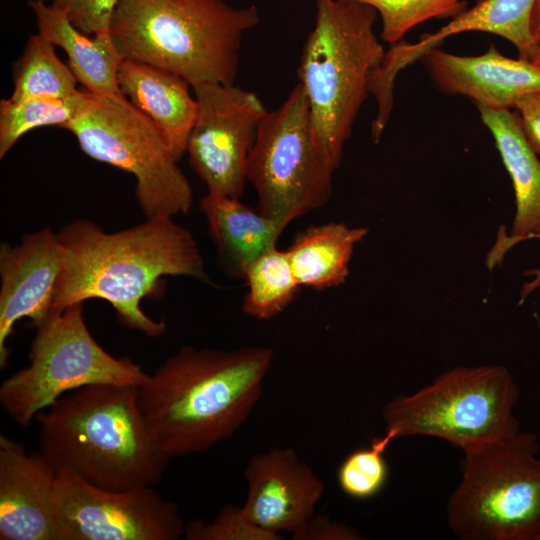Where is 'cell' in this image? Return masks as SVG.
<instances>
[{
	"label": "cell",
	"instance_id": "cell-9",
	"mask_svg": "<svg viewBox=\"0 0 540 540\" xmlns=\"http://www.w3.org/2000/svg\"><path fill=\"white\" fill-rule=\"evenodd\" d=\"M29 360L0 386L3 409L21 427L73 390L94 384L139 386L149 376L130 358L114 357L100 346L86 325L83 303L52 312L36 327Z\"/></svg>",
	"mask_w": 540,
	"mask_h": 540
},
{
	"label": "cell",
	"instance_id": "cell-10",
	"mask_svg": "<svg viewBox=\"0 0 540 540\" xmlns=\"http://www.w3.org/2000/svg\"><path fill=\"white\" fill-rule=\"evenodd\" d=\"M333 173L318 150L298 83L280 107L267 112L250 153L247 178L257 209L287 227L328 202Z\"/></svg>",
	"mask_w": 540,
	"mask_h": 540
},
{
	"label": "cell",
	"instance_id": "cell-25",
	"mask_svg": "<svg viewBox=\"0 0 540 540\" xmlns=\"http://www.w3.org/2000/svg\"><path fill=\"white\" fill-rule=\"evenodd\" d=\"M81 89L65 98H30L0 101V157L27 132L44 126L62 128L77 113Z\"/></svg>",
	"mask_w": 540,
	"mask_h": 540
},
{
	"label": "cell",
	"instance_id": "cell-30",
	"mask_svg": "<svg viewBox=\"0 0 540 540\" xmlns=\"http://www.w3.org/2000/svg\"><path fill=\"white\" fill-rule=\"evenodd\" d=\"M294 540H359L354 528L344 523L332 521L327 516H312L298 530L292 533Z\"/></svg>",
	"mask_w": 540,
	"mask_h": 540
},
{
	"label": "cell",
	"instance_id": "cell-34",
	"mask_svg": "<svg viewBox=\"0 0 540 540\" xmlns=\"http://www.w3.org/2000/svg\"><path fill=\"white\" fill-rule=\"evenodd\" d=\"M530 62L540 69V43L538 44L534 55L532 56Z\"/></svg>",
	"mask_w": 540,
	"mask_h": 540
},
{
	"label": "cell",
	"instance_id": "cell-5",
	"mask_svg": "<svg viewBox=\"0 0 540 540\" xmlns=\"http://www.w3.org/2000/svg\"><path fill=\"white\" fill-rule=\"evenodd\" d=\"M316 17L302 48L299 83L309 104L318 150L335 171L358 112L367 99L370 73L385 51L374 33L378 13L350 0H315Z\"/></svg>",
	"mask_w": 540,
	"mask_h": 540
},
{
	"label": "cell",
	"instance_id": "cell-1",
	"mask_svg": "<svg viewBox=\"0 0 540 540\" xmlns=\"http://www.w3.org/2000/svg\"><path fill=\"white\" fill-rule=\"evenodd\" d=\"M133 227L107 233L87 219H76L58 232L64 266L52 312L98 298L109 302L126 327L150 337L166 330L165 320L144 313L143 298L160 293L165 276L209 282L204 259L191 232L156 215Z\"/></svg>",
	"mask_w": 540,
	"mask_h": 540
},
{
	"label": "cell",
	"instance_id": "cell-17",
	"mask_svg": "<svg viewBox=\"0 0 540 540\" xmlns=\"http://www.w3.org/2000/svg\"><path fill=\"white\" fill-rule=\"evenodd\" d=\"M477 108L511 178L516 200L511 234L508 235L503 226L486 257V265L491 270L515 244L540 238V160L529 145L516 113Z\"/></svg>",
	"mask_w": 540,
	"mask_h": 540
},
{
	"label": "cell",
	"instance_id": "cell-29",
	"mask_svg": "<svg viewBox=\"0 0 540 540\" xmlns=\"http://www.w3.org/2000/svg\"><path fill=\"white\" fill-rule=\"evenodd\" d=\"M120 0H53L51 6L64 14L81 32L95 36L110 33L113 13Z\"/></svg>",
	"mask_w": 540,
	"mask_h": 540
},
{
	"label": "cell",
	"instance_id": "cell-26",
	"mask_svg": "<svg viewBox=\"0 0 540 540\" xmlns=\"http://www.w3.org/2000/svg\"><path fill=\"white\" fill-rule=\"evenodd\" d=\"M392 440V436L384 432L369 446L353 450L342 460L337 470V481L345 495L367 500L384 489L389 477L385 451Z\"/></svg>",
	"mask_w": 540,
	"mask_h": 540
},
{
	"label": "cell",
	"instance_id": "cell-35",
	"mask_svg": "<svg viewBox=\"0 0 540 540\" xmlns=\"http://www.w3.org/2000/svg\"><path fill=\"white\" fill-rule=\"evenodd\" d=\"M537 324L540 327V313H539L538 318H537Z\"/></svg>",
	"mask_w": 540,
	"mask_h": 540
},
{
	"label": "cell",
	"instance_id": "cell-15",
	"mask_svg": "<svg viewBox=\"0 0 540 540\" xmlns=\"http://www.w3.org/2000/svg\"><path fill=\"white\" fill-rule=\"evenodd\" d=\"M57 474L41 451L0 435L1 540H54Z\"/></svg>",
	"mask_w": 540,
	"mask_h": 540
},
{
	"label": "cell",
	"instance_id": "cell-22",
	"mask_svg": "<svg viewBox=\"0 0 540 540\" xmlns=\"http://www.w3.org/2000/svg\"><path fill=\"white\" fill-rule=\"evenodd\" d=\"M369 232L341 222L313 225L300 231L286 249L301 287L323 290L345 282L354 248Z\"/></svg>",
	"mask_w": 540,
	"mask_h": 540
},
{
	"label": "cell",
	"instance_id": "cell-19",
	"mask_svg": "<svg viewBox=\"0 0 540 540\" xmlns=\"http://www.w3.org/2000/svg\"><path fill=\"white\" fill-rule=\"evenodd\" d=\"M200 208L223 267L238 279H243L254 260L276 247L286 228L238 198L207 193Z\"/></svg>",
	"mask_w": 540,
	"mask_h": 540
},
{
	"label": "cell",
	"instance_id": "cell-14",
	"mask_svg": "<svg viewBox=\"0 0 540 540\" xmlns=\"http://www.w3.org/2000/svg\"><path fill=\"white\" fill-rule=\"evenodd\" d=\"M247 498L241 510L256 526L294 533L309 520L325 486L292 448L274 447L253 456L244 471ZM279 535V534H278Z\"/></svg>",
	"mask_w": 540,
	"mask_h": 540
},
{
	"label": "cell",
	"instance_id": "cell-27",
	"mask_svg": "<svg viewBox=\"0 0 540 540\" xmlns=\"http://www.w3.org/2000/svg\"><path fill=\"white\" fill-rule=\"evenodd\" d=\"M376 10L382 22L381 38L395 44L415 26L431 19L453 18L467 9L466 0H350Z\"/></svg>",
	"mask_w": 540,
	"mask_h": 540
},
{
	"label": "cell",
	"instance_id": "cell-4",
	"mask_svg": "<svg viewBox=\"0 0 540 540\" xmlns=\"http://www.w3.org/2000/svg\"><path fill=\"white\" fill-rule=\"evenodd\" d=\"M259 22L255 5L224 0H120L110 35L123 59L170 71L193 88L235 83L243 35Z\"/></svg>",
	"mask_w": 540,
	"mask_h": 540
},
{
	"label": "cell",
	"instance_id": "cell-2",
	"mask_svg": "<svg viewBox=\"0 0 540 540\" xmlns=\"http://www.w3.org/2000/svg\"><path fill=\"white\" fill-rule=\"evenodd\" d=\"M274 351L183 347L138 386L151 436L169 458L204 452L231 437L263 391Z\"/></svg>",
	"mask_w": 540,
	"mask_h": 540
},
{
	"label": "cell",
	"instance_id": "cell-33",
	"mask_svg": "<svg viewBox=\"0 0 540 540\" xmlns=\"http://www.w3.org/2000/svg\"><path fill=\"white\" fill-rule=\"evenodd\" d=\"M531 28L534 40L537 44L540 43V0H536L533 14Z\"/></svg>",
	"mask_w": 540,
	"mask_h": 540
},
{
	"label": "cell",
	"instance_id": "cell-12",
	"mask_svg": "<svg viewBox=\"0 0 540 540\" xmlns=\"http://www.w3.org/2000/svg\"><path fill=\"white\" fill-rule=\"evenodd\" d=\"M196 118L186 153L208 193L240 198L259 126L268 110L252 91L233 84L193 87Z\"/></svg>",
	"mask_w": 540,
	"mask_h": 540
},
{
	"label": "cell",
	"instance_id": "cell-23",
	"mask_svg": "<svg viewBox=\"0 0 540 540\" xmlns=\"http://www.w3.org/2000/svg\"><path fill=\"white\" fill-rule=\"evenodd\" d=\"M243 313L258 320H270L282 313L296 298L301 286L286 250L270 249L247 268Z\"/></svg>",
	"mask_w": 540,
	"mask_h": 540
},
{
	"label": "cell",
	"instance_id": "cell-20",
	"mask_svg": "<svg viewBox=\"0 0 540 540\" xmlns=\"http://www.w3.org/2000/svg\"><path fill=\"white\" fill-rule=\"evenodd\" d=\"M28 4L35 14L38 33L64 50L83 88L100 95L122 94L118 71L123 58L110 33L87 35L45 0H28Z\"/></svg>",
	"mask_w": 540,
	"mask_h": 540
},
{
	"label": "cell",
	"instance_id": "cell-31",
	"mask_svg": "<svg viewBox=\"0 0 540 540\" xmlns=\"http://www.w3.org/2000/svg\"><path fill=\"white\" fill-rule=\"evenodd\" d=\"M514 109L529 145L540 157V92L524 96Z\"/></svg>",
	"mask_w": 540,
	"mask_h": 540
},
{
	"label": "cell",
	"instance_id": "cell-21",
	"mask_svg": "<svg viewBox=\"0 0 540 540\" xmlns=\"http://www.w3.org/2000/svg\"><path fill=\"white\" fill-rule=\"evenodd\" d=\"M536 0H478L451 18L447 25L435 33L423 34L416 44H405L406 57L415 62L427 52L439 48L443 41L462 32L492 33L511 42L518 50V58L530 61L538 44L535 42L531 22Z\"/></svg>",
	"mask_w": 540,
	"mask_h": 540
},
{
	"label": "cell",
	"instance_id": "cell-11",
	"mask_svg": "<svg viewBox=\"0 0 540 540\" xmlns=\"http://www.w3.org/2000/svg\"><path fill=\"white\" fill-rule=\"evenodd\" d=\"M185 525L153 486L107 490L58 470L54 540H176Z\"/></svg>",
	"mask_w": 540,
	"mask_h": 540
},
{
	"label": "cell",
	"instance_id": "cell-36",
	"mask_svg": "<svg viewBox=\"0 0 540 540\" xmlns=\"http://www.w3.org/2000/svg\"><path fill=\"white\" fill-rule=\"evenodd\" d=\"M536 540H540V531H539V533H538V535L536 537Z\"/></svg>",
	"mask_w": 540,
	"mask_h": 540
},
{
	"label": "cell",
	"instance_id": "cell-32",
	"mask_svg": "<svg viewBox=\"0 0 540 540\" xmlns=\"http://www.w3.org/2000/svg\"><path fill=\"white\" fill-rule=\"evenodd\" d=\"M524 275L531 277V279L525 282L520 290V304L523 303L525 299L531 295L532 292H534L540 287V267L528 269L524 272Z\"/></svg>",
	"mask_w": 540,
	"mask_h": 540
},
{
	"label": "cell",
	"instance_id": "cell-7",
	"mask_svg": "<svg viewBox=\"0 0 540 540\" xmlns=\"http://www.w3.org/2000/svg\"><path fill=\"white\" fill-rule=\"evenodd\" d=\"M520 389L502 365L458 366L421 389L390 400L382 411L393 439L428 436L462 452L520 430L514 407Z\"/></svg>",
	"mask_w": 540,
	"mask_h": 540
},
{
	"label": "cell",
	"instance_id": "cell-18",
	"mask_svg": "<svg viewBox=\"0 0 540 540\" xmlns=\"http://www.w3.org/2000/svg\"><path fill=\"white\" fill-rule=\"evenodd\" d=\"M118 85L120 92L159 129L179 161L186 153L197 113L189 83L170 71L123 59Z\"/></svg>",
	"mask_w": 540,
	"mask_h": 540
},
{
	"label": "cell",
	"instance_id": "cell-3",
	"mask_svg": "<svg viewBox=\"0 0 540 540\" xmlns=\"http://www.w3.org/2000/svg\"><path fill=\"white\" fill-rule=\"evenodd\" d=\"M35 420L40 451L55 468L102 489L154 486L170 459L151 436L138 386H85L60 397Z\"/></svg>",
	"mask_w": 540,
	"mask_h": 540
},
{
	"label": "cell",
	"instance_id": "cell-28",
	"mask_svg": "<svg viewBox=\"0 0 540 540\" xmlns=\"http://www.w3.org/2000/svg\"><path fill=\"white\" fill-rule=\"evenodd\" d=\"M187 540H280L278 534L268 532L243 514L241 507L225 506L212 522L194 519L185 525Z\"/></svg>",
	"mask_w": 540,
	"mask_h": 540
},
{
	"label": "cell",
	"instance_id": "cell-16",
	"mask_svg": "<svg viewBox=\"0 0 540 540\" xmlns=\"http://www.w3.org/2000/svg\"><path fill=\"white\" fill-rule=\"evenodd\" d=\"M420 60L439 89L464 95L477 106L510 110L526 95L540 92V69L490 45L479 56H459L434 48Z\"/></svg>",
	"mask_w": 540,
	"mask_h": 540
},
{
	"label": "cell",
	"instance_id": "cell-24",
	"mask_svg": "<svg viewBox=\"0 0 540 540\" xmlns=\"http://www.w3.org/2000/svg\"><path fill=\"white\" fill-rule=\"evenodd\" d=\"M77 78L63 63L55 46L40 33L32 35L16 64L9 99L65 98L77 91Z\"/></svg>",
	"mask_w": 540,
	"mask_h": 540
},
{
	"label": "cell",
	"instance_id": "cell-8",
	"mask_svg": "<svg viewBox=\"0 0 540 540\" xmlns=\"http://www.w3.org/2000/svg\"><path fill=\"white\" fill-rule=\"evenodd\" d=\"M90 158L132 174L146 217L186 214L191 185L154 123L123 94L100 95L81 88L76 115L63 127Z\"/></svg>",
	"mask_w": 540,
	"mask_h": 540
},
{
	"label": "cell",
	"instance_id": "cell-13",
	"mask_svg": "<svg viewBox=\"0 0 540 540\" xmlns=\"http://www.w3.org/2000/svg\"><path fill=\"white\" fill-rule=\"evenodd\" d=\"M64 266V249L49 228L26 235L20 244L0 247V367L9 356L7 340L17 321L35 328L52 313L55 288Z\"/></svg>",
	"mask_w": 540,
	"mask_h": 540
},
{
	"label": "cell",
	"instance_id": "cell-6",
	"mask_svg": "<svg viewBox=\"0 0 540 540\" xmlns=\"http://www.w3.org/2000/svg\"><path fill=\"white\" fill-rule=\"evenodd\" d=\"M540 446L519 430L462 452L461 480L447 523L462 540H536L540 531Z\"/></svg>",
	"mask_w": 540,
	"mask_h": 540
}]
</instances>
